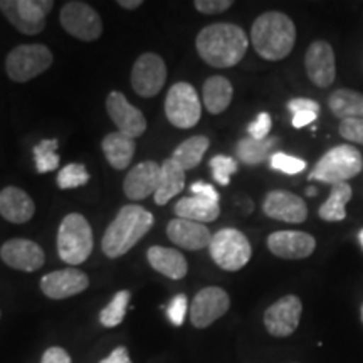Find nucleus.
<instances>
[{"mask_svg": "<svg viewBox=\"0 0 363 363\" xmlns=\"http://www.w3.org/2000/svg\"><path fill=\"white\" fill-rule=\"evenodd\" d=\"M142 4H143L142 0H120V2H118V6L123 7V9H128V11H133V9H138Z\"/></svg>", "mask_w": 363, "mask_h": 363, "instance_id": "nucleus-46", "label": "nucleus"}, {"mask_svg": "<svg viewBox=\"0 0 363 363\" xmlns=\"http://www.w3.org/2000/svg\"><path fill=\"white\" fill-rule=\"evenodd\" d=\"M211 169H212V175H214V180L220 185H229L230 184V177H233L235 172H238L239 165L238 160H234L233 157L227 155H216L214 158H211Z\"/></svg>", "mask_w": 363, "mask_h": 363, "instance_id": "nucleus-35", "label": "nucleus"}, {"mask_svg": "<svg viewBox=\"0 0 363 363\" xmlns=\"http://www.w3.org/2000/svg\"><path fill=\"white\" fill-rule=\"evenodd\" d=\"M288 110L291 111L293 115H296V113H301V111L320 113V104H318L315 99H310V98H294L288 103Z\"/></svg>", "mask_w": 363, "mask_h": 363, "instance_id": "nucleus-41", "label": "nucleus"}, {"mask_svg": "<svg viewBox=\"0 0 363 363\" xmlns=\"http://www.w3.org/2000/svg\"><path fill=\"white\" fill-rule=\"evenodd\" d=\"M211 147V140L203 135H197V136H190V138L182 142L179 147L175 148L174 155L172 158L179 163V165L184 169L185 172L192 170L199 163L202 162L203 155Z\"/></svg>", "mask_w": 363, "mask_h": 363, "instance_id": "nucleus-30", "label": "nucleus"}, {"mask_svg": "<svg viewBox=\"0 0 363 363\" xmlns=\"http://www.w3.org/2000/svg\"><path fill=\"white\" fill-rule=\"evenodd\" d=\"M352 185L348 182L343 184H335L331 185L330 197L326 199L325 203H321L318 216L321 217L325 222H340L347 217V211L345 206L352 201Z\"/></svg>", "mask_w": 363, "mask_h": 363, "instance_id": "nucleus-29", "label": "nucleus"}, {"mask_svg": "<svg viewBox=\"0 0 363 363\" xmlns=\"http://www.w3.org/2000/svg\"><path fill=\"white\" fill-rule=\"evenodd\" d=\"M262 211L267 217L286 224H303L308 217L305 201L296 194L286 190H272L264 197Z\"/></svg>", "mask_w": 363, "mask_h": 363, "instance_id": "nucleus-17", "label": "nucleus"}, {"mask_svg": "<svg viewBox=\"0 0 363 363\" xmlns=\"http://www.w3.org/2000/svg\"><path fill=\"white\" fill-rule=\"evenodd\" d=\"M234 96V88L224 76H212L203 83L202 98L203 106L211 115H220L229 108Z\"/></svg>", "mask_w": 363, "mask_h": 363, "instance_id": "nucleus-26", "label": "nucleus"}, {"mask_svg": "<svg viewBox=\"0 0 363 363\" xmlns=\"http://www.w3.org/2000/svg\"><path fill=\"white\" fill-rule=\"evenodd\" d=\"M185 187V170L174 158H167L160 165V182L155 192V203L165 206Z\"/></svg>", "mask_w": 363, "mask_h": 363, "instance_id": "nucleus-25", "label": "nucleus"}, {"mask_svg": "<svg viewBox=\"0 0 363 363\" xmlns=\"http://www.w3.org/2000/svg\"><path fill=\"white\" fill-rule=\"evenodd\" d=\"M57 140H43L34 147V162L35 169L39 174H48V172L56 170L59 167L57 155Z\"/></svg>", "mask_w": 363, "mask_h": 363, "instance_id": "nucleus-33", "label": "nucleus"}, {"mask_svg": "<svg viewBox=\"0 0 363 363\" xmlns=\"http://www.w3.org/2000/svg\"><path fill=\"white\" fill-rule=\"evenodd\" d=\"M153 227V214L142 206H125L120 208L115 220L108 225L106 233L103 235L101 247L103 252L110 259L125 256L130 249H133L143 235Z\"/></svg>", "mask_w": 363, "mask_h": 363, "instance_id": "nucleus-3", "label": "nucleus"}, {"mask_svg": "<svg viewBox=\"0 0 363 363\" xmlns=\"http://www.w3.org/2000/svg\"><path fill=\"white\" fill-rule=\"evenodd\" d=\"M303 313V303L296 294H288L278 299L264 313V326L267 333L276 338H286L293 335L299 326Z\"/></svg>", "mask_w": 363, "mask_h": 363, "instance_id": "nucleus-13", "label": "nucleus"}, {"mask_svg": "<svg viewBox=\"0 0 363 363\" xmlns=\"http://www.w3.org/2000/svg\"><path fill=\"white\" fill-rule=\"evenodd\" d=\"M59 19L67 34L84 40V43H93L103 34L101 17L93 7L84 2H78V0L66 2L59 13Z\"/></svg>", "mask_w": 363, "mask_h": 363, "instance_id": "nucleus-10", "label": "nucleus"}, {"mask_svg": "<svg viewBox=\"0 0 363 363\" xmlns=\"http://www.w3.org/2000/svg\"><path fill=\"white\" fill-rule=\"evenodd\" d=\"M40 363H71V357L65 348L51 347L44 352Z\"/></svg>", "mask_w": 363, "mask_h": 363, "instance_id": "nucleus-43", "label": "nucleus"}, {"mask_svg": "<svg viewBox=\"0 0 363 363\" xmlns=\"http://www.w3.org/2000/svg\"><path fill=\"white\" fill-rule=\"evenodd\" d=\"M208 251H211V257L216 264L229 272L242 269L252 256L251 242L240 230L233 229V227L217 230L212 235Z\"/></svg>", "mask_w": 363, "mask_h": 363, "instance_id": "nucleus-6", "label": "nucleus"}, {"mask_svg": "<svg viewBox=\"0 0 363 363\" xmlns=\"http://www.w3.org/2000/svg\"><path fill=\"white\" fill-rule=\"evenodd\" d=\"M279 140L276 136H269L266 140L244 138L238 143V158L246 165H259L267 158L271 150L278 145Z\"/></svg>", "mask_w": 363, "mask_h": 363, "instance_id": "nucleus-31", "label": "nucleus"}, {"mask_svg": "<svg viewBox=\"0 0 363 363\" xmlns=\"http://www.w3.org/2000/svg\"><path fill=\"white\" fill-rule=\"evenodd\" d=\"M306 194L310 195V197H315V195H316V189H315V187H310V189L306 190Z\"/></svg>", "mask_w": 363, "mask_h": 363, "instance_id": "nucleus-47", "label": "nucleus"}, {"mask_svg": "<svg viewBox=\"0 0 363 363\" xmlns=\"http://www.w3.org/2000/svg\"><path fill=\"white\" fill-rule=\"evenodd\" d=\"M272 126V120L269 113H259L256 120L247 126L249 138L252 140H266L269 138V131Z\"/></svg>", "mask_w": 363, "mask_h": 363, "instance_id": "nucleus-38", "label": "nucleus"}, {"mask_svg": "<svg viewBox=\"0 0 363 363\" xmlns=\"http://www.w3.org/2000/svg\"><path fill=\"white\" fill-rule=\"evenodd\" d=\"M89 279L86 272L76 267L49 272L40 279V291L51 299H66L88 289Z\"/></svg>", "mask_w": 363, "mask_h": 363, "instance_id": "nucleus-19", "label": "nucleus"}, {"mask_svg": "<svg viewBox=\"0 0 363 363\" xmlns=\"http://www.w3.org/2000/svg\"><path fill=\"white\" fill-rule=\"evenodd\" d=\"M106 110L120 133L135 140L147 131V120H145V115L138 110V108H135L120 91H111V93L108 94Z\"/></svg>", "mask_w": 363, "mask_h": 363, "instance_id": "nucleus-14", "label": "nucleus"}, {"mask_svg": "<svg viewBox=\"0 0 363 363\" xmlns=\"http://www.w3.org/2000/svg\"><path fill=\"white\" fill-rule=\"evenodd\" d=\"M89 182V174L83 163H69L57 174V187L62 190L83 187Z\"/></svg>", "mask_w": 363, "mask_h": 363, "instance_id": "nucleus-34", "label": "nucleus"}, {"mask_svg": "<svg viewBox=\"0 0 363 363\" xmlns=\"http://www.w3.org/2000/svg\"><path fill=\"white\" fill-rule=\"evenodd\" d=\"M199 56L208 66L227 69L239 65L249 48L247 34L239 26L229 22H217L203 27L195 39Z\"/></svg>", "mask_w": 363, "mask_h": 363, "instance_id": "nucleus-1", "label": "nucleus"}, {"mask_svg": "<svg viewBox=\"0 0 363 363\" xmlns=\"http://www.w3.org/2000/svg\"><path fill=\"white\" fill-rule=\"evenodd\" d=\"M93 252V229L84 216L67 214L57 230V254L71 266L83 264Z\"/></svg>", "mask_w": 363, "mask_h": 363, "instance_id": "nucleus-4", "label": "nucleus"}, {"mask_svg": "<svg viewBox=\"0 0 363 363\" xmlns=\"http://www.w3.org/2000/svg\"><path fill=\"white\" fill-rule=\"evenodd\" d=\"M230 298L225 289L219 286H208L195 294L190 305V321L195 328L202 330L216 323L229 311Z\"/></svg>", "mask_w": 363, "mask_h": 363, "instance_id": "nucleus-12", "label": "nucleus"}, {"mask_svg": "<svg viewBox=\"0 0 363 363\" xmlns=\"http://www.w3.org/2000/svg\"><path fill=\"white\" fill-rule=\"evenodd\" d=\"M147 259L153 269L170 279L185 278V274L189 271L187 259L177 249L152 246L147 252Z\"/></svg>", "mask_w": 363, "mask_h": 363, "instance_id": "nucleus-23", "label": "nucleus"}, {"mask_svg": "<svg viewBox=\"0 0 363 363\" xmlns=\"http://www.w3.org/2000/svg\"><path fill=\"white\" fill-rule=\"evenodd\" d=\"M0 316H2V313H0Z\"/></svg>", "mask_w": 363, "mask_h": 363, "instance_id": "nucleus-50", "label": "nucleus"}, {"mask_svg": "<svg viewBox=\"0 0 363 363\" xmlns=\"http://www.w3.org/2000/svg\"><path fill=\"white\" fill-rule=\"evenodd\" d=\"M0 257L9 267L24 272H35L44 266L45 254L39 244L29 239H11L0 247Z\"/></svg>", "mask_w": 363, "mask_h": 363, "instance_id": "nucleus-18", "label": "nucleus"}, {"mask_svg": "<svg viewBox=\"0 0 363 363\" xmlns=\"http://www.w3.org/2000/svg\"><path fill=\"white\" fill-rule=\"evenodd\" d=\"M360 318H362V323H363V305L360 308Z\"/></svg>", "mask_w": 363, "mask_h": 363, "instance_id": "nucleus-49", "label": "nucleus"}, {"mask_svg": "<svg viewBox=\"0 0 363 363\" xmlns=\"http://www.w3.org/2000/svg\"><path fill=\"white\" fill-rule=\"evenodd\" d=\"M305 67L308 78L318 88H328L333 84L337 78V62L330 43L326 40L311 43L305 56Z\"/></svg>", "mask_w": 363, "mask_h": 363, "instance_id": "nucleus-15", "label": "nucleus"}, {"mask_svg": "<svg viewBox=\"0 0 363 363\" xmlns=\"http://www.w3.org/2000/svg\"><path fill=\"white\" fill-rule=\"evenodd\" d=\"M35 206L30 195L19 187H6L0 192V216L12 224H26L34 217Z\"/></svg>", "mask_w": 363, "mask_h": 363, "instance_id": "nucleus-22", "label": "nucleus"}, {"mask_svg": "<svg viewBox=\"0 0 363 363\" xmlns=\"http://www.w3.org/2000/svg\"><path fill=\"white\" fill-rule=\"evenodd\" d=\"M52 52L44 44H22L13 48L6 59L7 76L13 83H27L52 66Z\"/></svg>", "mask_w": 363, "mask_h": 363, "instance_id": "nucleus-7", "label": "nucleus"}, {"mask_svg": "<svg viewBox=\"0 0 363 363\" xmlns=\"http://www.w3.org/2000/svg\"><path fill=\"white\" fill-rule=\"evenodd\" d=\"M358 240H360V244H362V249H363V229L360 230V233H358Z\"/></svg>", "mask_w": 363, "mask_h": 363, "instance_id": "nucleus-48", "label": "nucleus"}, {"mask_svg": "<svg viewBox=\"0 0 363 363\" xmlns=\"http://www.w3.org/2000/svg\"><path fill=\"white\" fill-rule=\"evenodd\" d=\"M99 363H131V358L125 347H118L110 353V357L103 358Z\"/></svg>", "mask_w": 363, "mask_h": 363, "instance_id": "nucleus-45", "label": "nucleus"}, {"mask_svg": "<svg viewBox=\"0 0 363 363\" xmlns=\"http://www.w3.org/2000/svg\"><path fill=\"white\" fill-rule=\"evenodd\" d=\"M187 310H189L187 296H185V294H177L169 305V320L175 326H182L185 321V316H187Z\"/></svg>", "mask_w": 363, "mask_h": 363, "instance_id": "nucleus-39", "label": "nucleus"}, {"mask_svg": "<svg viewBox=\"0 0 363 363\" xmlns=\"http://www.w3.org/2000/svg\"><path fill=\"white\" fill-rule=\"evenodd\" d=\"M101 148L104 157L113 169L123 170L128 169L131 160H133L136 143L133 138L126 136L120 131H113V133H108L103 138Z\"/></svg>", "mask_w": 363, "mask_h": 363, "instance_id": "nucleus-24", "label": "nucleus"}, {"mask_svg": "<svg viewBox=\"0 0 363 363\" xmlns=\"http://www.w3.org/2000/svg\"><path fill=\"white\" fill-rule=\"evenodd\" d=\"M251 43L262 59L281 61L293 51L296 43V27L283 12H266L254 21Z\"/></svg>", "mask_w": 363, "mask_h": 363, "instance_id": "nucleus-2", "label": "nucleus"}, {"mask_svg": "<svg viewBox=\"0 0 363 363\" xmlns=\"http://www.w3.org/2000/svg\"><path fill=\"white\" fill-rule=\"evenodd\" d=\"M338 131L347 142L363 145V118L343 120L338 126Z\"/></svg>", "mask_w": 363, "mask_h": 363, "instance_id": "nucleus-37", "label": "nucleus"}, {"mask_svg": "<svg viewBox=\"0 0 363 363\" xmlns=\"http://www.w3.org/2000/svg\"><path fill=\"white\" fill-rule=\"evenodd\" d=\"M167 81L165 61L155 52H145L135 61L131 69V88L138 96L153 98Z\"/></svg>", "mask_w": 363, "mask_h": 363, "instance_id": "nucleus-11", "label": "nucleus"}, {"mask_svg": "<svg viewBox=\"0 0 363 363\" xmlns=\"http://www.w3.org/2000/svg\"><path fill=\"white\" fill-rule=\"evenodd\" d=\"M167 235L175 246L187 251H201L211 246L212 234L206 224L185 219H172L167 225Z\"/></svg>", "mask_w": 363, "mask_h": 363, "instance_id": "nucleus-21", "label": "nucleus"}, {"mask_svg": "<svg viewBox=\"0 0 363 363\" xmlns=\"http://www.w3.org/2000/svg\"><path fill=\"white\" fill-rule=\"evenodd\" d=\"M130 291H126V289L118 291L115 296H113L110 305L103 308L101 313H99V321H101V325L106 326V328H115V326L121 325V321L125 320L126 308L130 305Z\"/></svg>", "mask_w": 363, "mask_h": 363, "instance_id": "nucleus-32", "label": "nucleus"}, {"mask_svg": "<svg viewBox=\"0 0 363 363\" xmlns=\"http://www.w3.org/2000/svg\"><path fill=\"white\" fill-rule=\"evenodd\" d=\"M363 169L362 153L352 145H338L330 148L311 170L310 180L323 184H343L360 174Z\"/></svg>", "mask_w": 363, "mask_h": 363, "instance_id": "nucleus-5", "label": "nucleus"}, {"mask_svg": "<svg viewBox=\"0 0 363 363\" xmlns=\"http://www.w3.org/2000/svg\"><path fill=\"white\" fill-rule=\"evenodd\" d=\"M267 249L281 259H306L316 249V239L301 230H278L267 238Z\"/></svg>", "mask_w": 363, "mask_h": 363, "instance_id": "nucleus-16", "label": "nucleus"}, {"mask_svg": "<svg viewBox=\"0 0 363 363\" xmlns=\"http://www.w3.org/2000/svg\"><path fill=\"white\" fill-rule=\"evenodd\" d=\"M175 214L179 219L194 220V222H214L220 216L219 203L207 201V199L197 197H184L175 203Z\"/></svg>", "mask_w": 363, "mask_h": 363, "instance_id": "nucleus-27", "label": "nucleus"}, {"mask_svg": "<svg viewBox=\"0 0 363 363\" xmlns=\"http://www.w3.org/2000/svg\"><path fill=\"white\" fill-rule=\"evenodd\" d=\"M160 182V165L153 160H147L135 165L125 177L123 190L130 201H145L150 195H155Z\"/></svg>", "mask_w": 363, "mask_h": 363, "instance_id": "nucleus-20", "label": "nucleus"}, {"mask_svg": "<svg viewBox=\"0 0 363 363\" xmlns=\"http://www.w3.org/2000/svg\"><path fill=\"white\" fill-rule=\"evenodd\" d=\"M52 7V0H0V11L6 19L26 35L43 33Z\"/></svg>", "mask_w": 363, "mask_h": 363, "instance_id": "nucleus-8", "label": "nucleus"}, {"mask_svg": "<svg viewBox=\"0 0 363 363\" xmlns=\"http://www.w3.org/2000/svg\"><path fill=\"white\" fill-rule=\"evenodd\" d=\"M190 190H192V194L197 195V197L219 203V194H217V190L212 187L211 184H206V182H195L192 187H190Z\"/></svg>", "mask_w": 363, "mask_h": 363, "instance_id": "nucleus-42", "label": "nucleus"}, {"mask_svg": "<svg viewBox=\"0 0 363 363\" xmlns=\"http://www.w3.org/2000/svg\"><path fill=\"white\" fill-rule=\"evenodd\" d=\"M318 118V113L315 111H301V113H296V115H293V126L296 130H301L305 128V126L315 123Z\"/></svg>", "mask_w": 363, "mask_h": 363, "instance_id": "nucleus-44", "label": "nucleus"}, {"mask_svg": "<svg viewBox=\"0 0 363 363\" xmlns=\"http://www.w3.org/2000/svg\"><path fill=\"white\" fill-rule=\"evenodd\" d=\"M165 115L175 128L189 130L201 121L202 104L199 94L190 83L172 86L165 98Z\"/></svg>", "mask_w": 363, "mask_h": 363, "instance_id": "nucleus-9", "label": "nucleus"}, {"mask_svg": "<svg viewBox=\"0 0 363 363\" xmlns=\"http://www.w3.org/2000/svg\"><path fill=\"white\" fill-rule=\"evenodd\" d=\"M328 106L330 111L342 121L363 118V94L348 88L337 89L330 94Z\"/></svg>", "mask_w": 363, "mask_h": 363, "instance_id": "nucleus-28", "label": "nucleus"}, {"mask_svg": "<svg viewBox=\"0 0 363 363\" xmlns=\"http://www.w3.org/2000/svg\"><path fill=\"white\" fill-rule=\"evenodd\" d=\"M194 6L199 12L207 13V16H217V13L229 11L234 2L233 0H195Z\"/></svg>", "mask_w": 363, "mask_h": 363, "instance_id": "nucleus-40", "label": "nucleus"}, {"mask_svg": "<svg viewBox=\"0 0 363 363\" xmlns=\"http://www.w3.org/2000/svg\"><path fill=\"white\" fill-rule=\"evenodd\" d=\"M271 169L276 172H283L286 175H298L306 169V162L301 158L288 155V153L276 152L271 155Z\"/></svg>", "mask_w": 363, "mask_h": 363, "instance_id": "nucleus-36", "label": "nucleus"}]
</instances>
